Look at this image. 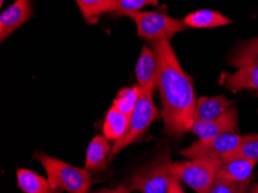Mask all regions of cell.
I'll use <instances>...</instances> for the list:
<instances>
[{
    "mask_svg": "<svg viewBox=\"0 0 258 193\" xmlns=\"http://www.w3.org/2000/svg\"><path fill=\"white\" fill-rule=\"evenodd\" d=\"M159 65L156 88L162 103V118L168 136L182 138L195 123L197 98L191 78L179 64L169 39L148 41Z\"/></svg>",
    "mask_w": 258,
    "mask_h": 193,
    "instance_id": "obj_1",
    "label": "cell"
},
{
    "mask_svg": "<svg viewBox=\"0 0 258 193\" xmlns=\"http://www.w3.org/2000/svg\"><path fill=\"white\" fill-rule=\"evenodd\" d=\"M169 151H163L135 170L125 184L131 191L142 193H167L173 175Z\"/></svg>",
    "mask_w": 258,
    "mask_h": 193,
    "instance_id": "obj_2",
    "label": "cell"
},
{
    "mask_svg": "<svg viewBox=\"0 0 258 193\" xmlns=\"http://www.w3.org/2000/svg\"><path fill=\"white\" fill-rule=\"evenodd\" d=\"M33 157L43 165L49 182L54 187H60L69 193H89L92 174L86 168L74 167L43 152L34 153Z\"/></svg>",
    "mask_w": 258,
    "mask_h": 193,
    "instance_id": "obj_3",
    "label": "cell"
},
{
    "mask_svg": "<svg viewBox=\"0 0 258 193\" xmlns=\"http://www.w3.org/2000/svg\"><path fill=\"white\" fill-rule=\"evenodd\" d=\"M159 115V109L156 108L153 102V92L140 88L139 100L137 102L136 108L130 117L127 131L112 146L109 162H111L124 148L138 140L147 131L151 124L158 119Z\"/></svg>",
    "mask_w": 258,
    "mask_h": 193,
    "instance_id": "obj_4",
    "label": "cell"
},
{
    "mask_svg": "<svg viewBox=\"0 0 258 193\" xmlns=\"http://www.w3.org/2000/svg\"><path fill=\"white\" fill-rule=\"evenodd\" d=\"M222 161L212 159H190L184 162H173V175L196 193H209L216 182L217 171Z\"/></svg>",
    "mask_w": 258,
    "mask_h": 193,
    "instance_id": "obj_5",
    "label": "cell"
},
{
    "mask_svg": "<svg viewBox=\"0 0 258 193\" xmlns=\"http://www.w3.org/2000/svg\"><path fill=\"white\" fill-rule=\"evenodd\" d=\"M127 18L134 20L138 36L147 41L170 39L187 27L183 20L171 18L162 12H134Z\"/></svg>",
    "mask_w": 258,
    "mask_h": 193,
    "instance_id": "obj_6",
    "label": "cell"
},
{
    "mask_svg": "<svg viewBox=\"0 0 258 193\" xmlns=\"http://www.w3.org/2000/svg\"><path fill=\"white\" fill-rule=\"evenodd\" d=\"M242 136L237 133H225L210 139H199L179 154L187 159H212L224 161L240 147Z\"/></svg>",
    "mask_w": 258,
    "mask_h": 193,
    "instance_id": "obj_7",
    "label": "cell"
},
{
    "mask_svg": "<svg viewBox=\"0 0 258 193\" xmlns=\"http://www.w3.org/2000/svg\"><path fill=\"white\" fill-rule=\"evenodd\" d=\"M238 130V110L236 106L229 108L221 116L209 121H195L190 132L196 135L199 139L225 135V133H236Z\"/></svg>",
    "mask_w": 258,
    "mask_h": 193,
    "instance_id": "obj_8",
    "label": "cell"
},
{
    "mask_svg": "<svg viewBox=\"0 0 258 193\" xmlns=\"http://www.w3.org/2000/svg\"><path fill=\"white\" fill-rule=\"evenodd\" d=\"M34 17L30 0H15L0 14V41L9 38L15 30Z\"/></svg>",
    "mask_w": 258,
    "mask_h": 193,
    "instance_id": "obj_9",
    "label": "cell"
},
{
    "mask_svg": "<svg viewBox=\"0 0 258 193\" xmlns=\"http://www.w3.org/2000/svg\"><path fill=\"white\" fill-rule=\"evenodd\" d=\"M159 65L158 59L151 46L144 45L136 64V78L142 89L154 92L158 85Z\"/></svg>",
    "mask_w": 258,
    "mask_h": 193,
    "instance_id": "obj_10",
    "label": "cell"
},
{
    "mask_svg": "<svg viewBox=\"0 0 258 193\" xmlns=\"http://www.w3.org/2000/svg\"><path fill=\"white\" fill-rule=\"evenodd\" d=\"M257 161L245 159V157H232L224 160L217 171L216 179L228 180V182L242 183L256 177L253 169Z\"/></svg>",
    "mask_w": 258,
    "mask_h": 193,
    "instance_id": "obj_11",
    "label": "cell"
},
{
    "mask_svg": "<svg viewBox=\"0 0 258 193\" xmlns=\"http://www.w3.org/2000/svg\"><path fill=\"white\" fill-rule=\"evenodd\" d=\"M219 84L230 92L237 94L245 89L256 90L258 93V65L238 69L235 73H222Z\"/></svg>",
    "mask_w": 258,
    "mask_h": 193,
    "instance_id": "obj_12",
    "label": "cell"
},
{
    "mask_svg": "<svg viewBox=\"0 0 258 193\" xmlns=\"http://www.w3.org/2000/svg\"><path fill=\"white\" fill-rule=\"evenodd\" d=\"M112 147L104 136H96L89 143L86 151L85 168L88 171L102 172L108 168Z\"/></svg>",
    "mask_w": 258,
    "mask_h": 193,
    "instance_id": "obj_13",
    "label": "cell"
},
{
    "mask_svg": "<svg viewBox=\"0 0 258 193\" xmlns=\"http://www.w3.org/2000/svg\"><path fill=\"white\" fill-rule=\"evenodd\" d=\"M233 104L234 101L228 100L225 95L199 97L195 110V121L212 120L225 113Z\"/></svg>",
    "mask_w": 258,
    "mask_h": 193,
    "instance_id": "obj_14",
    "label": "cell"
},
{
    "mask_svg": "<svg viewBox=\"0 0 258 193\" xmlns=\"http://www.w3.org/2000/svg\"><path fill=\"white\" fill-rule=\"evenodd\" d=\"M18 186L23 193H62L60 187H54L48 178L27 168L17 170Z\"/></svg>",
    "mask_w": 258,
    "mask_h": 193,
    "instance_id": "obj_15",
    "label": "cell"
},
{
    "mask_svg": "<svg viewBox=\"0 0 258 193\" xmlns=\"http://www.w3.org/2000/svg\"><path fill=\"white\" fill-rule=\"evenodd\" d=\"M227 62L236 69L258 65V37L237 43L228 56Z\"/></svg>",
    "mask_w": 258,
    "mask_h": 193,
    "instance_id": "obj_16",
    "label": "cell"
},
{
    "mask_svg": "<svg viewBox=\"0 0 258 193\" xmlns=\"http://www.w3.org/2000/svg\"><path fill=\"white\" fill-rule=\"evenodd\" d=\"M186 27L190 28H218L230 25L233 21L226 15L219 13V12L212 10H199L196 12H191L183 19Z\"/></svg>",
    "mask_w": 258,
    "mask_h": 193,
    "instance_id": "obj_17",
    "label": "cell"
},
{
    "mask_svg": "<svg viewBox=\"0 0 258 193\" xmlns=\"http://www.w3.org/2000/svg\"><path fill=\"white\" fill-rule=\"evenodd\" d=\"M86 22L96 25L101 15L115 14L118 11L116 0H76Z\"/></svg>",
    "mask_w": 258,
    "mask_h": 193,
    "instance_id": "obj_18",
    "label": "cell"
},
{
    "mask_svg": "<svg viewBox=\"0 0 258 193\" xmlns=\"http://www.w3.org/2000/svg\"><path fill=\"white\" fill-rule=\"evenodd\" d=\"M128 115L120 112L119 110L111 108L105 113L104 123L102 126L103 136L109 141H118L127 131L128 123H130Z\"/></svg>",
    "mask_w": 258,
    "mask_h": 193,
    "instance_id": "obj_19",
    "label": "cell"
},
{
    "mask_svg": "<svg viewBox=\"0 0 258 193\" xmlns=\"http://www.w3.org/2000/svg\"><path fill=\"white\" fill-rule=\"evenodd\" d=\"M140 96V87L138 85L134 87H124L117 93L116 98L112 102V108L119 110L125 115L131 116Z\"/></svg>",
    "mask_w": 258,
    "mask_h": 193,
    "instance_id": "obj_20",
    "label": "cell"
},
{
    "mask_svg": "<svg viewBox=\"0 0 258 193\" xmlns=\"http://www.w3.org/2000/svg\"><path fill=\"white\" fill-rule=\"evenodd\" d=\"M232 157H245V159H250L258 162V133L242 136L240 147L228 159H232Z\"/></svg>",
    "mask_w": 258,
    "mask_h": 193,
    "instance_id": "obj_21",
    "label": "cell"
},
{
    "mask_svg": "<svg viewBox=\"0 0 258 193\" xmlns=\"http://www.w3.org/2000/svg\"><path fill=\"white\" fill-rule=\"evenodd\" d=\"M253 179H255V177L242 183L216 179L209 193H249Z\"/></svg>",
    "mask_w": 258,
    "mask_h": 193,
    "instance_id": "obj_22",
    "label": "cell"
},
{
    "mask_svg": "<svg viewBox=\"0 0 258 193\" xmlns=\"http://www.w3.org/2000/svg\"><path fill=\"white\" fill-rule=\"evenodd\" d=\"M118 5L117 17H126L128 13L139 12L146 6H156L159 0H116Z\"/></svg>",
    "mask_w": 258,
    "mask_h": 193,
    "instance_id": "obj_23",
    "label": "cell"
},
{
    "mask_svg": "<svg viewBox=\"0 0 258 193\" xmlns=\"http://www.w3.org/2000/svg\"><path fill=\"white\" fill-rule=\"evenodd\" d=\"M132 191L128 188V186L126 184H122V185H118V186L115 187V188H107V187H103L101 188L99 191H95V192H91V193H131Z\"/></svg>",
    "mask_w": 258,
    "mask_h": 193,
    "instance_id": "obj_24",
    "label": "cell"
},
{
    "mask_svg": "<svg viewBox=\"0 0 258 193\" xmlns=\"http://www.w3.org/2000/svg\"><path fill=\"white\" fill-rule=\"evenodd\" d=\"M167 193H185V191L183 190V187L181 186V182H179L177 178H174L170 182Z\"/></svg>",
    "mask_w": 258,
    "mask_h": 193,
    "instance_id": "obj_25",
    "label": "cell"
},
{
    "mask_svg": "<svg viewBox=\"0 0 258 193\" xmlns=\"http://www.w3.org/2000/svg\"><path fill=\"white\" fill-rule=\"evenodd\" d=\"M249 193H258V183L253 184L251 187H250Z\"/></svg>",
    "mask_w": 258,
    "mask_h": 193,
    "instance_id": "obj_26",
    "label": "cell"
},
{
    "mask_svg": "<svg viewBox=\"0 0 258 193\" xmlns=\"http://www.w3.org/2000/svg\"><path fill=\"white\" fill-rule=\"evenodd\" d=\"M256 96H258V93H257V94H256Z\"/></svg>",
    "mask_w": 258,
    "mask_h": 193,
    "instance_id": "obj_27",
    "label": "cell"
}]
</instances>
